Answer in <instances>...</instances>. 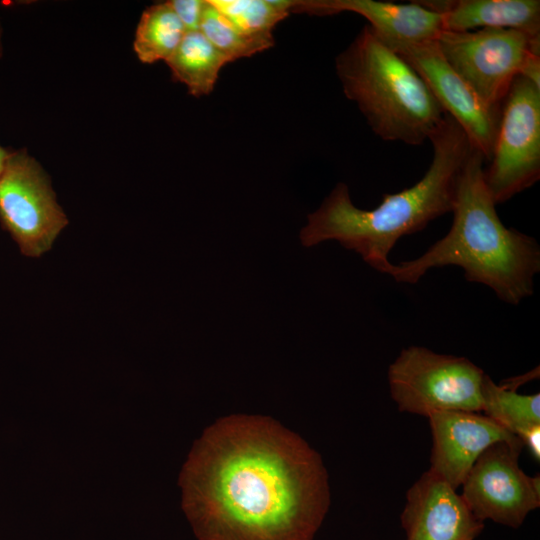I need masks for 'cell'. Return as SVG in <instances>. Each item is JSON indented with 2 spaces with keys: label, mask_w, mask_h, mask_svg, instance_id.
<instances>
[{
  "label": "cell",
  "mask_w": 540,
  "mask_h": 540,
  "mask_svg": "<svg viewBox=\"0 0 540 540\" xmlns=\"http://www.w3.org/2000/svg\"><path fill=\"white\" fill-rule=\"evenodd\" d=\"M432 448L430 469L457 489L478 457L500 441L521 440L480 412L442 411L429 417Z\"/></svg>",
  "instance_id": "obj_11"
},
{
  "label": "cell",
  "mask_w": 540,
  "mask_h": 540,
  "mask_svg": "<svg viewBox=\"0 0 540 540\" xmlns=\"http://www.w3.org/2000/svg\"><path fill=\"white\" fill-rule=\"evenodd\" d=\"M484 162L473 148L459 176L449 232L416 259L392 264L388 275L415 284L430 269L455 265L466 280L491 288L508 304L517 305L533 294L540 246L535 238L502 223L484 182Z\"/></svg>",
  "instance_id": "obj_3"
},
{
  "label": "cell",
  "mask_w": 540,
  "mask_h": 540,
  "mask_svg": "<svg viewBox=\"0 0 540 540\" xmlns=\"http://www.w3.org/2000/svg\"><path fill=\"white\" fill-rule=\"evenodd\" d=\"M523 446H526L535 460L540 459V426H536L526 432L520 438Z\"/></svg>",
  "instance_id": "obj_21"
},
{
  "label": "cell",
  "mask_w": 540,
  "mask_h": 540,
  "mask_svg": "<svg viewBox=\"0 0 540 540\" xmlns=\"http://www.w3.org/2000/svg\"><path fill=\"white\" fill-rule=\"evenodd\" d=\"M241 33L273 37L275 26L290 13L292 0H209Z\"/></svg>",
  "instance_id": "obj_18"
},
{
  "label": "cell",
  "mask_w": 540,
  "mask_h": 540,
  "mask_svg": "<svg viewBox=\"0 0 540 540\" xmlns=\"http://www.w3.org/2000/svg\"><path fill=\"white\" fill-rule=\"evenodd\" d=\"M401 524L407 540H474L484 527L456 489L431 470L407 491Z\"/></svg>",
  "instance_id": "obj_12"
},
{
  "label": "cell",
  "mask_w": 540,
  "mask_h": 540,
  "mask_svg": "<svg viewBox=\"0 0 540 540\" xmlns=\"http://www.w3.org/2000/svg\"><path fill=\"white\" fill-rule=\"evenodd\" d=\"M186 33L185 27L167 2L153 4L140 17L133 48L143 63L166 62Z\"/></svg>",
  "instance_id": "obj_17"
},
{
  "label": "cell",
  "mask_w": 540,
  "mask_h": 540,
  "mask_svg": "<svg viewBox=\"0 0 540 540\" xmlns=\"http://www.w3.org/2000/svg\"><path fill=\"white\" fill-rule=\"evenodd\" d=\"M345 96L384 141L420 145L442 123V110L418 73L366 25L335 60Z\"/></svg>",
  "instance_id": "obj_4"
},
{
  "label": "cell",
  "mask_w": 540,
  "mask_h": 540,
  "mask_svg": "<svg viewBox=\"0 0 540 540\" xmlns=\"http://www.w3.org/2000/svg\"><path fill=\"white\" fill-rule=\"evenodd\" d=\"M167 3L185 27L186 32L200 30L206 0H171Z\"/></svg>",
  "instance_id": "obj_20"
},
{
  "label": "cell",
  "mask_w": 540,
  "mask_h": 540,
  "mask_svg": "<svg viewBox=\"0 0 540 540\" xmlns=\"http://www.w3.org/2000/svg\"><path fill=\"white\" fill-rule=\"evenodd\" d=\"M179 485L198 540H312L330 502L320 455L264 416L231 415L209 426Z\"/></svg>",
  "instance_id": "obj_1"
},
{
  "label": "cell",
  "mask_w": 540,
  "mask_h": 540,
  "mask_svg": "<svg viewBox=\"0 0 540 540\" xmlns=\"http://www.w3.org/2000/svg\"><path fill=\"white\" fill-rule=\"evenodd\" d=\"M386 43L418 73L442 110L457 122L487 162L493 151L500 109L478 97L446 61L435 40Z\"/></svg>",
  "instance_id": "obj_10"
},
{
  "label": "cell",
  "mask_w": 540,
  "mask_h": 540,
  "mask_svg": "<svg viewBox=\"0 0 540 540\" xmlns=\"http://www.w3.org/2000/svg\"><path fill=\"white\" fill-rule=\"evenodd\" d=\"M2 33H3V29H2V25H1V21H0V58H1L2 52H3Z\"/></svg>",
  "instance_id": "obj_23"
},
{
  "label": "cell",
  "mask_w": 540,
  "mask_h": 540,
  "mask_svg": "<svg viewBox=\"0 0 540 540\" xmlns=\"http://www.w3.org/2000/svg\"><path fill=\"white\" fill-rule=\"evenodd\" d=\"M230 62L200 30L187 32L166 61L173 79L184 84L195 97L210 94L221 69Z\"/></svg>",
  "instance_id": "obj_15"
},
{
  "label": "cell",
  "mask_w": 540,
  "mask_h": 540,
  "mask_svg": "<svg viewBox=\"0 0 540 540\" xmlns=\"http://www.w3.org/2000/svg\"><path fill=\"white\" fill-rule=\"evenodd\" d=\"M523 447L505 441L492 444L464 479L461 496L480 521L518 528L540 506L539 476H528L518 464Z\"/></svg>",
  "instance_id": "obj_9"
},
{
  "label": "cell",
  "mask_w": 540,
  "mask_h": 540,
  "mask_svg": "<svg viewBox=\"0 0 540 540\" xmlns=\"http://www.w3.org/2000/svg\"><path fill=\"white\" fill-rule=\"evenodd\" d=\"M487 163L484 182L496 205L540 179V86L522 75L513 80L501 103Z\"/></svg>",
  "instance_id": "obj_7"
},
{
  "label": "cell",
  "mask_w": 540,
  "mask_h": 540,
  "mask_svg": "<svg viewBox=\"0 0 540 540\" xmlns=\"http://www.w3.org/2000/svg\"><path fill=\"white\" fill-rule=\"evenodd\" d=\"M10 151L6 150L5 148H3L2 146H0V175L3 171V168H4V165H5V162H6V159L8 157V154H9Z\"/></svg>",
  "instance_id": "obj_22"
},
{
  "label": "cell",
  "mask_w": 540,
  "mask_h": 540,
  "mask_svg": "<svg viewBox=\"0 0 540 540\" xmlns=\"http://www.w3.org/2000/svg\"><path fill=\"white\" fill-rule=\"evenodd\" d=\"M200 31L231 62L263 52L274 44L273 37H256L241 33L209 0H206Z\"/></svg>",
  "instance_id": "obj_19"
},
{
  "label": "cell",
  "mask_w": 540,
  "mask_h": 540,
  "mask_svg": "<svg viewBox=\"0 0 540 540\" xmlns=\"http://www.w3.org/2000/svg\"><path fill=\"white\" fill-rule=\"evenodd\" d=\"M484 371L466 357L426 347L404 348L388 369L398 410L429 417L442 411L482 410Z\"/></svg>",
  "instance_id": "obj_6"
},
{
  "label": "cell",
  "mask_w": 540,
  "mask_h": 540,
  "mask_svg": "<svg viewBox=\"0 0 540 540\" xmlns=\"http://www.w3.org/2000/svg\"><path fill=\"white\" fill-rule=\"evenodd\" d=\"M527 374L506 383L496 384L485 374L482 384L481 412L519 439L540 426V394H519Z\"/></svg>",
  "instance_id": "obj_16"
},
{
  "label": "cell",
  "mask_w": 540,
  "mask_h": 540,
  "mask_svg": "<svg viewBox=\"0 0 540 540\" xmlns=\"http://www.w3.org/2000/svg\"><path fill=\"white\" fill-rule=\"evenodd\" d=\"M435 41L450 66L490 107L500 109L518 75L540 86V35L483 28L442 31Z\"/></svg>",
  "instance_id": "obj_5"
},
{
  "label": "cell",
  "mask_w": 540,
  "mask_h": 540,
  "mask_svg": "<svg viewBox=\"0 0 540 540\" xmlns=\"http://www.w3.org/2000/svg\"><path fill=\"white\" fill-rule=\"evenodd\" d=\"M333 15L353 12L386 42L435 40L444 31L442 16L417 1L399 4L377 0H292L290 13Z\"/></svg>",
  "instance_id": "obj_13"
},
{
  "label": "cell",
  "mask_w": 540,
  "mask_h": 540,
  "mask_svg": "<svg viewBox=\"0 0 540 540\" xmlns=\"http://www.w3.org/2000/svg\"><path fill=\"white\" fill-rule=\"evenodd\" d=\"M0 222L33 258L50 250L68 224L48 175L25 149L9 152L0 175Z\"/></svg>",
  "instance_id": "obj_8"
},
{
  "label": "cell",
  "mask_w": 540,
  "mask_h": 540,
  "mask_svg": "<svg viewBox=\"0 0 540 540\" xmlns=\"http://www.w3.org/2000/svg\"><path fill=\"white\" fill-rule=\"evenodd\" d=\"M429 141L433 155L425 175L409 188L383 195L374 209L356 207L347 185L338 183L308 215L300 232L302 245L336 240L376 271L388 274L392 266L388 256L400 238L452 212L459 176L473 150L465 132L447 114Z\"/></svg>",
  "instance_id": "obj_2"
},
{
  "label": "cell",
  "mask_w": 540,
  "mask_h": 540,
  "mask_svg": "<svg viewBox=\"0 0 540 540\" xmlns=\"http://www.w3.org/2000/svg\"><path fill=\"white\" fill-rule=\"evenodd\" d=\"M442 16L444 31L511 28L540 35L539 0H418Z\"/></svg>",
  "instance_id": "obj_14"
}]
</instances>
